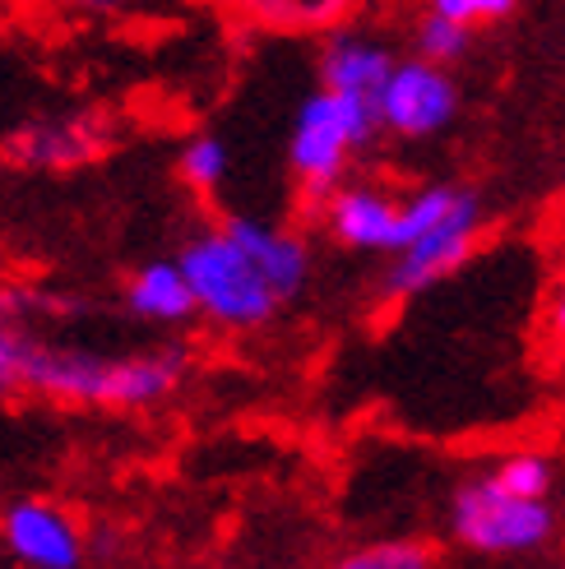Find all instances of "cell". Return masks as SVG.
<instances>
[{"label":"cell","mask_w":565,"mask_h":569,"mask_svg":"<svg viewBox=\"0 0 565 569\" xmlns=\"http://www.w3.org/2000/svg\"><path fill=\"white\" fill-rule=\"evenodd\" d=\"M186 380H190V357L181 348L93 352L38 338L23 366L28 393L89 412H153Z\"/></svg>","instance_id":"1"},{"label":"cell","mask_w":565,"mask_h":569,"mask_svg":"<svg viewBox=\"0 0 565 569\" xmlns=\"http://www.w3.org/2000/svg\"><path fill=\"white\" fill-rule=\"evenodd\" d=\"M177 260L195 288L200 320H209L222 333H260L288 306L222 218L190 232L186 246L177 250Z\"/></svg>","instance_id":"2"},{"label":"cell","mask_w":565,"mask_h":569,"mask_svg":"<svg viewBox=\"0 0 565 569\" xmlns=\"http://www.w3.org/2000/svg\"><path fill=\"white\" fill-rule=\"evenodd\" d=\"M376 134H380L376 102L334 89H316L310 98H301L288 130V172L306 194V204H325L348 181L353 153L371 144Z\"/></svg>","instance_id":"3"},{"label":"cell","mask_w":565,"mask_h":569,"mask_svg":"<svg viewBox=\"0 0 565 569\" xmlns=\"http://www.w3.org/2000/svg\"><path fill=\"white\" fill-rule=\"evenodd\" d=\"M449 537L477 556H528L543 551L556 528L561 515L552 500H533L519 496L511 487H500L496 472L483 468L464 477L455 491H449Z\"/></svg>","instance_id":"4"},{"label":"cell","mask_w":565,"mask_h":569,"mask_svg":"<svg viewBox=\"0 0 565 569\" xmlns=\"http://www.w3.org/2000/svg\"><path fill=\"white\" fill-rule=\"evenodd\" d=\"M483 199H477V190H464V199L445 222H436L432 232H422L417 241L389 254V269L380 273V301H413L449 273H459L473 260L477 241H483Z\"/></svg>","instance_id":"5"},{"label":"cell","mask_w":565,"mask_h":569,"mask_svg":"<svg viewBox=\"0 0 565 569\" xmlns=\"http://www.w3.org/2000/svg\"><path fill=\"white\" fill-rule=\"evenodd\" d=\"M376 111H380V130L394 139H436L459 117V83L449 74V66L408 56L385 79Z\"/></svg>","instance_id":"6"},{"label":"cell","mask_w":565,"mask_h":569,"mask_svg":"<svg viewBox=\"0 0 565 569\" xmlns=\"http://www.w3.org/2000/svg\"><path fill=\"white\" fill-rule=\"evenodd\" d=\"M0 547L14 569H83L93 551L79 519L47 496H23L0 509Z\"/></svg>","instance_id":"7"},{"label":"cell","mask_w":565,"mask_h":569,"mask_svg":"<svg viewBox=\"0 0 565 569\" xmlns=\"http://www.w3.org/2000/svg\"><path fill=\"white\" fill-rule=\"evenodd\" d=\"M399 209H404V199H394L385 186L344 181L320 204V222L344 250L394 254V241H399Z\"/></svg>","instance_id":"8"},{"label":"cell","mask_w":565,"mask_h":569,"mask_svg":"<svg viewBox=\"0 0 565 569\" xmlns=\"http://www.w3.org/2000/svg\"><path fill=\"white\" fill-rule=\"evenodd\" d=\"M228 232L250 250V260L265 269V278L278 288L282 301H297L310 282V241L297 232V227H282L269 218H250V213H228Z\"/></svg>","instance_id":"9"},{"label":"cell","mask_w":565,"mask_h":569,"mask_svg":"<svg viewBox=\"0 0 565 569\" xmlns=\"http://www.w3.org/2000/svg\"><path fill=\"white\" fill-rule=\"evenodd\" d=\"M394 66H399V56H394L380 38L357 33V28H338V33H329L320 47V89L376 102L385 79L394 74Z\"/></svg>","instance_id":"10"},{"label":"cell","mask_w":565,"mask_h":569,"mask_svg":"<svg viewBox=\"0 0 565 569\" xmlns=\"http://www.w3.org/2000/svg\"><path fill=\"white\" fill-rule=\"evenodd\" d=\"M121 306H126V316H135L139 325H158V329H177V325L200 320L195 288H190L181 260L139 264L121 288Z\"/></svg>","instance_id":"11"},{"label":"cell","mask_w":565,"mask_h":569,"mask_svg":"<svg viewBox=\"0 0 565 569\" xmlns=\"http://www.w3.org/2000/svg\"><path fill=\"white\" fill-rule=\"evenodd\" d=\"M107 144V134L93 117H42L28 121L14 139V158L38 172H70V167L93 162Z\"/></svg>","instance_id":"12"},{"label":"cell","mask_w":565,"mask_h":569,"mask_svg":"<svg viewBox=\"0 0 565 569\" xmlns=\"http://www.w3.org/2000/svg\"><path fill=\"white\" fill-rule=\"evenodd\" d=\"M361 0H241V19L278 38H329L338 33Z\"/></svg>","instance_id":"13"},{"label":"cell","mask_w":565,"mask_h":569,"mask_svg":"<svg viewBox=\"0 0 565 569\" xmlns=\"http://www.w3.org/2000/svg\"><path fill=\"white\" fill-rule=\"evenodd\" d=\"M325 569H436V551L422 537H376L334 556Z\"/></svg>","instance_id":"14"},{"label":"cell","mask_w":565,"mask_h":569,"mask_svg":"<svg viewBox=\"0 0 565 569\" xmlns=\"http://www.w3.org/2000/svg\"><path fill=\"white\" fill-rule=\"evenodd\" d=\"M232 172V153H228V139H218V134H190L181 153H177V177L195 190V194H218L222 181H228Z\"/></svg>","instance_id":"15"},{"label":"cell","mask_w":565,"mask_h":569,"mask_svg":"<svg viewBox=\"0 0 565 569\" xmlns=\"http://www.w3.org/2000/svg\"><path fill=\"white\" fill-rule=\"evenodd\" d=\"M473 47V28L449 19L440 10H422L417 23H413V56H422V61H436V66H455L464 61Z\"/></svg>","instance_id":"16"},{"label":"cell","mask_w":565,"mask_h":569,"mask_svg":"<svg viewBox=\"0 0 565 569\" xmlns=\"http://www.w3.org/2000/svg\"><path fill=\"white\" fill-rule=\"evenodd\" d=\"M33 343H38V333L28 329L19 306L10 301V288H0V398L23 389V366H28Z\"/></svg>","instance_id":"17"},{"label":"cell","mask_w":565,"mask_h":569,"mask_svg":"<svg viewBox=\"0 0 565 569\" xmlns=\"http://www.w3.org/2000/svg\"><path fill=\"white\" fill-rule=\"evenodd\" d=\"M500 487H511L519 496H533V500H552L556 491V463L538 449H519V453H505L500 463H492Z\"/></svg>","instance_id":"18"},{"label":"cell","mask_w":565,"mask_h":569,"mask_svg":"<svg viewBox=\"0 0 565 569\" xmlns=\"http://www.w3.org/2000/svg\"><path fill=\"white\" fill-rule=\"evenodd\" d=\"M427 6L449 14V19H459V23H468V28H483V23L511 19L519 10V0H427Z\"/></svg>","instance_id":"19"},{"label":"cell","mask_w":565,"mask_h":569,"mask_svg":"<svg viewBox=\"0 0 565 569\" xmlns=\"http://www.w3.org/2000/svg\"><path fill=\"white\" fill-rule=\"evenodd\" d=\"M66 6L75 14H89V19H107V14H126L130 6H139V0H66Z\"/></svg>","instance_id":"20"},{"label":"cell","mask_w":565,"mask_h":569,"mask_svg":"<svg viewBox=\"0 0 565 569\" xmlns=\"http://www.w3.org/2000/svg\"><path fill=\"white\" fill-rule=\"evenodd\" d=\"M552 333L565 343V292H561V297H556V306H552Z\"/></svg>","instance_id":"21"},{"label":"cell","mask_w":565,"mask_h":569,"mask_svg":"<svg viewBox=\"0 0 565 569\" xmlns=\"http://www.w3.org/2000/svg\"><path fill=\"white\" fill-rule=\"evenodd\" d=\"M195 6H241V0H195Z\"/></svg>","instance_id":"22"},{"label":"cell","mask_w":565,"mask_h":569,"mask_svg":"<svg viewBox=\"0 0 565 569\" xmlns=\"http://www.w3.org/2000/svg\"><path fill=\"white\" fill-rule=\"evenodd\" d=\"M561 292H565V260H561Z\"/></svg>","instance_id":"23"}]
</instances>
